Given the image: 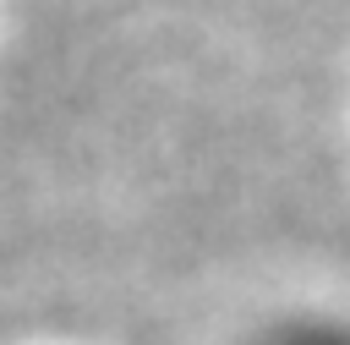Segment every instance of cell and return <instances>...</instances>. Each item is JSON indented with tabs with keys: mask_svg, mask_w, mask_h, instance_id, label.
Instances as JSON below:
<instances>
[{
	"mask_svg": "<svg viewBox=\"0 0 350 345\" xmlns=\"http://www.w3.org/2000/svg\"><path fill=\"white\" fill-rule=\"evenodd\" d=\"M252 345H350V318L339 312H290L268 323Z\"/></svg>",
	"mask_w": 350,
	"mask_h": 345,
	"instance_id": "obj_1",
	"label": "cell"
}]
</instances>
